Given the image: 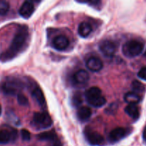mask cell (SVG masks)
I'll use <instances>...</instances> for the list:
<instances>
[{"mask_svg":"<svg viewBox=\"0 0 146 146\" xmlns=\"http://www.w3.org/2000/svg\"><path fill=\"white\" fill-rule=\"evenodd\" d=\"M28 30L26 27H21L14 35L9 48L1 55L3 61H9L21 52L27 46L28 41Z\"/></svg>","mask_w":146,"mask_h":146,"instance_id":"obj_1","label":"cell"},{"mask_svg":"<svg viewBox=\"0 0 146 146\" xmlns=\"http://www.w3.org/2000/svg\"><path fill=\"white\" fill-rule=\"evenodd\" d=\"M85 97L87 103L95 108H101L106 104V99L102 96V91L98 87L88 88L86 91Z\"/></svg>","mask_w":146,"mask_h":146,"instance_id":"obj_2","label":"cell"},{"mask_svg":"<svg viewBox=\"0 0 146 146\" xmlns=\"http://www.w3.org/2000/svg\"><path fill=\"white\" fill-rule=\"evenodd\" d=\"M23 83L14 77H8L0 84V91L6 95L13 96L21 89Z\"/></svg>","mask_w":146,"mask_h":146,"instance_id":"obj_3","label":"cell"},{"mask_svg":"<svg viewBox=\"0 0 146 146\" xmlns=\"http://www.w3.org/2000/svg\"><path fill=\"white\" fill-rule=\"evenodd\" d=\"M144 46L141 41L137 40H131L123 44L122 52L125 56L128 58H133L138 56L143 51Z\"/></svg>","mask_w":146,"mask_h":146,"instance_id":"obj_4","label":"cell"},{"mask_svg":"<svg viewBox=\"0 0 146 146\" xmlns=\"http://www.w3.org/2000/svg\"><path fill=\"white\" fill-rule=\"evenodd\" d=\"M32 123L37 129H46L50 128L53 122L51 116L46 113H35L34 114Z\"/></svg>","mask_w":146,"mask_h":146,"instance_id":"obj_5","label":"cell"},{"mask_svg":"<svg viewBox=\"0 0 146 146\" xmlns=\"http://www.w3.org/2000/svg\"><path fill=\"white\" fill-rule=\"evenodd\" d=\"M84 135H85L86 141L91 145L101 146L104 145V143H105L104 137L96 131L86 130L85 132H84Z\"/></svg>","mask_w":146,"mask_h":146,"instance_id":"obj_6","label":"cell"},{"mask_svg":"<svg viewBox=\"0 0 146 146\" xmlns=\"http://www.w3.org/2000/svg\"><path fill=\"white\" fill-rule=\"evenodd\" d=\"M99 49L104 56L111 58L116 51V46L111 40H104L100 44Z\"/></svg>","mask_w":146,"mask_h":146,"instance_id":"obj_7","label":"cell"},{"mask_svg":"<svg viewBox=\"0 0 146 146\" xmlns=\"http://www.w3.org/2000/svg\"><path fill=\"white\" fill-rule=\"evenodd\" d=\"M69 45V40L66 36L58 35L52 41V46L57 51H62L66 49Z\"/></svg>","mask_w":146,"mask_h":146,"instance_id":"obj_8","label":"cell"},{"mask_svg":"<svg viewBox=\"0 0 146 146\" xmlns=\"http://www.w3.org/2000/svg\"><path fill=\"white\" fill-rule=\"evenodd\" d=\"M17 138V131L14 129L11 131L1 130L0 131V143L6 144L11 141H14Z\"/></svg>","mask_w":146,"mask_h":146,"instance_id":"obj_9","label":"cell"},{"mask_svg":"<svg viewBox=\"0 0 146 146\" xmlns=\"http://www.w3.org/2000/svg\"><path fill=\"white\" fill-rule=\"evenodd\" d=\"M34 11V5L32 1H26L22 4L19 10V14L24 19H29Z\"/></svg>","mask_w":146,"mask_h":146,"instance_id":"obj_10","label":"cell"},{"mask_svg":"<svg viewBox=\"0 0 146 146\" xmlns=\"http://www.w3.org/2000/svg\"><path fill=\"white\" fill-rule=\"evenodd\" d=\"M86 67L93 72L100 71L104 67V64L101 58L98 57H91L86 61Z\"/></svg>","mask_w":146,"mask_h":146,"instance_id":"obj_11","label":"cell"},{"mask_svg":"<svg viewBox=\"0 0 146 146\" xmlns=\"http://www.w3.org/2000/svg\"><path fill=\"white\" fill-rule=\"evenodd\" d=\"M126 135V130L123 128H116L113 130L109 134V141L111 143H116L125 138Z\"/></svg>","mask_w":146,"mask_h":146,"instance_id":"obj_12","label":"cell"},{"mask_svg":"<svg viewBox=\"0 0 146 146\" xmlns=\"http://www.w3.org/2000/svg\"><path fill=\"white\" fill-rule=\"evenodd\" d=\"M89 74L85 70L81 69L79 71H76L74 75V81L77 84H85L89 80Z\"/></svg>","mask_w":146,"mask_h":146,"instance_id":"obj_13","label":"cell"},{"mask_svg":"<svg viewBox=\"0 0 146 146\" xmlns=\"http://www.w3.org/2000/svg\"><path fill=\"white\" fill-rule=\"evenodd\" d=\"M92 111L91 108L86 106H82L77 111V118L81 121H86L91 118Z\"/></svg>","mask_w":146,"mask_h":146,"instance_id":"obj_14","label":"cell"},{"mask_svg":"<svg viewBox=\"0 0 146 146\" xmlns=\"http://www.w3.org/2000/svg\"><path fill=\"white\" fill-rule=\"evenodd\" d=\"M91 31H92V27L89 23L83 21L78 26V33L80 36L83 37V38L88 37L91 34Z\"/></svg>","mask_w":146,"mask_h":146,"instance_id":"obj_15","label":"cell"},{"mask_svg":"<svg viewBox=\"0 0 146 146\" xmlns=\"http://www.w3.org/2000/svg\"><path fill=\"white\" fill-rule=\"evenodd\" d=\"M141 98L140 95L131 91L128 92L124 96V101L128 104V105H136L141 101Z\"/></svg>","mask_w":146,"mask_h":146,"instance_id":"obj_16","label":"cell"},{"mask_svg":"<svg viewBox=\"0 0 146 146\" xmlns=\"http://www.w3.org/2000/svg\"><path fill=\"white\" fill-rule=\"evenodd\" d=\"M31 96H32L33 98H34V100L38 103V105L41 106H44L45 105V98H44V95L41 88L38 87H36L31 92Z\"/></svg>","mask_w":146,"mask_h":146,"instance_id":"obj_17","label":"cell"},{"mask_svg":"<svg viewBox=\"0 0 146 146\" xmlns=\"http://www.w3.org/2000/svg\"><path fill=\"white\" fill-rule=\"evenodd\" d=\"M37 138L40 141H48L50 143L54 141L58 140V137L54 131H50V132H44L38 134L37 135Z\"/></svg>","mask_w":146,"mask_h":146,"instance_id":"obj_18","label":"cell"},{"mask_svg":"<svg viewBox=\"0 0 146 146\" xmlns=\"http://www.w3.org/2000/svg\"><path fill=\"white\" fill-rule=\"evenodd\" d=\"M125 112L134 120H137L140 116L139 108L136 105H128L125 107Z\"/></svg>","mask_w":146,"mask_h":146,"instance_id":"obj_19","label":"cell"},{"mask_svg":"<svg viewBox=\"0 0 146 146\" xmlns=\"http://www.w3.org/2000/svg\"><path fill=\"white\" fill-rule=\"evenodd\" d=\"M132 89L133 92L137 94H143L145 91V86L144 84H143L141 81H134L132 83Z\"/></svg>","mask_w":146,"mask_h":146,"instance_id":"obj_20","label":"cell"},{"mask_svg":"<svg viewBox=\"0 0 146 146\" xmlns=\"http://www.w3.org/2000/svg\"><path fill=\"white\" fill-rule=\"evenodd\" d=\"M83 102L82 96L80 92H76L73 95L72 98H71V103H72L73 106L76 108H78L81 105Z\"/></svg>","mask_w":146,"mask_h":146,"instance_id":"obj_21","label":"cell"},{"mask_svg":"<svg viewBox=\"0 0 146 146\" xmlns=\"http://www.w3.org/2000/svg\"><path fill=\"white\" fill-rule=\"evenodd\" d=\"M9 10V4L4 0H0V15H5L8 13Z\"/></svg>","mask_w":146,"mask_h":146,"instance_id":"obj_22","label":"cell"},{"mask_svg":"<svg viewBox=\"0 0 146 146\" xmlns=\"http://www.w3.org/2000/svg\"><path fill=\"white\" fill-rule=\"evenodd\" d=\"M17 101L19 105L23 106H27L29 105L28 98L22 94H17Z\"/></svg>","mask_w":146,"mask_h":146,"instance_id":"obj_23","label":"cell"},{"mask_svg":"<svg viewBox=\"0 0 146 146\" xmlns=\"http://www.w3.org/2000/svg\"><path fill=\"white\" fill-rule=\"evenodd\" d=\"M21 138L24 141H29L31 139V134L29 131H27V129H22L21 131Z\"/></svg>","mask_w":146,"mask_h":146,"instance_id":"obj_24","label":"cell"},{"mask_svg":"<svg viewBox=\"0 0 146 146\" xmlns=\"http://www.w3.org/2000/svg\"><path fill=\"white\" fill-rule=\"evenodd\" d=\"M138 76L141 79L146 81V66L143 67V68H142L140 70L139 72L138 73Z\"/></svg>","mask_w":146,"mask_h":146,"instance_id":"obj_25","label":"cell"},{"mask_svg":"<svg viewBox=\"0 0 146 146\" xmlns=\"http://www.w3.org/2000/svg\"><path fill=\"white\" fill-rule=\"evenodd\" d=\"M50 146H62V144L61 143L59 140H56V141H54V142L50 143Z\"/></svg>","mask_w":146,"mask_h":146,"instance_id":"obj_26","label":"cell"},{"mask_svg":"<svg viewBox=\"0 0 146 146\" xmlns=\"http://www.w3.org/2000/svg\"><path fill=\"white\" fill-rule=\"evenodd\" d=\"M143 140L146 142V126L143 130Z\"/></svg>","mask_w":146,"mask_h":146,"instance_id":"obj_27","label":"cell"},{"mask_svg":"<svg viewBox=\"0 0 146 146\" xmlns=\"http://www.w3.org/2000/svg\"><path fill=\"white\" fill-rule=\"evenodd\" d=\"M1 111H2V109H1V105H0V115H1Z\"/></svg>","mask_w":146,"mask_h":146,"instance_id":"obj_28","label":"cell"},{"mask_svg":"<svg viewBox=\"0 0 146 146\" xmlns=\"http://www.w3.org/2000/svg\"><path fill=\"white\" fill-rule=\"evenodd\" d=\"M144 56H146V50H145V54H144Z\"/></svg>","mask_w":146,"mask_h":146,"instance_id":"obj_29","label":"cell"}]
</instances>
